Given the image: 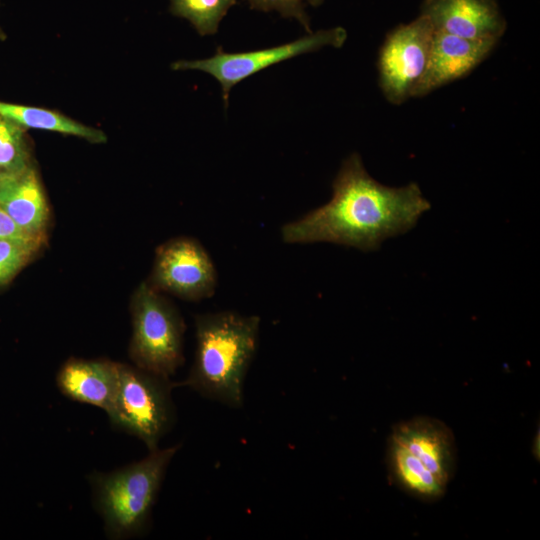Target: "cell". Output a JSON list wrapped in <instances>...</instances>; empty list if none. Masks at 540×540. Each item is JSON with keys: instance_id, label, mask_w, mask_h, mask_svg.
I'll use <instances>...</instances> for the list:
<instances>
[{"instance_id": "6da1fadb", "label": "cell", "mask_w": 540, "mask_h": 540, "mask_svg": "<svg viewBox=\"0 0 540 540\" xmlns=\"http://www.w3.org/2000/svg\"><path fill=\"white\" fill-rule=\"evenodd\" d=\"M332 188L329 202L282 226L285 243L329 242L375 251L384 240L412 229L431 208L417 183L383 185L357 153L345 159Z\"/></svg>"}, {"instance_id": "7a4b0ae2", "label": "cell", "mask_w": 540, "mask_h": 540, "mask_svg": "<svg viewBox=\"0 0 540 540\" xmlns=\"http://www.w3.org/2000/svg\"><path fill=\"white\" fill-rule=\"evenodd\" d=\"M196 350L187 386L204 398L241 408L244 383L259 344L260 318L232 311L195 318Z\"/></svg>"}, {"instance_id": "3957f363", "label": "cell", "mask_w": 540, "mask_h": 540, "mask_svg": "<svg viewBox=\"0 0 540 540\" xmlns=\"http://www.w3.org/2000/svg\"><path fill=\"white\" fill-rule=\"evenodd\" d=\"M385 463L393 486L422 502L438 501L456 472L453 431L433 417L402 420L388 436Z\"/></svg>"}, {"instance_id": "277c9868", "label": "cell", "mask_w": 540, "mask_h": 540, "mask_svg": "<svg viewBox=\"0 0 540 540\" xmlns=\"http://www.w3.org/2000/svg\"><path fill=\"white\" fill-rule=\"evenodd\" d=\"M179 448L180 444L157 448L140 461L89 476L93 502L108 538H131L148 529L166 471Z\"/></svg>"}, {"instance_id": "5b68a950", "label": "cell", "mask_w": 540, "mask_h": 540, "mask_svg": "<svg viewBox=\"0 0 540 540\" xmlns=\"http://www.w3.org/2000/svg\"><path fill=\"white\" fill-rule=\"evenodd\" d=\"M174 387L170 378L119 363L117 392L106 412L110 424L140 439L149 451L159 448L176 420Z\"/></svg>"}, {"instance_id": "8992f818", "label": "cell", "mask_w": 540, "mask_h": 540, "mask_svg": "<svg viewBox=\"0 0 540 540\" xmlns=\"http://www.w3.org/2000/svg\"><path fill=\"white\" fill-rule=\"evenodd\" d=\"M133 333L129 355L135 366L170 378L184 363V323L156 290L141 284L132 301Z\"/></svg>"}, {"instance_id": "52a82bcc", "label": "cell", "mask_w": 540, "mask_h": 540, "mask_svg": "<svg viewBox=\"0 0 540 540\" xmlns=\"http://www.w3.org/2000/svg\"><path fill=\"white\" fill-rule=\"evenodd\" d=\"M347 33L342 27L319 30L295 41L279 46L238 53L218 50L207 59L179 60L172 63L173 70H200L218 80L227 107L230 90L249 76L277 63L325 46L339 48L346 41Z\"/></svg>"}, {"instance_id": "ba28073f", "label": "cell", "mask_w": 540, "mask_h": 540, "mask_svg": "<svg viewBox=\"0 0 540 540\" xmlns=\"http://www.w3.org/2000/svg\"><path fill=\"white\" fill-rule=\"evenodd\" d=\"M434 27L423 14L401 24L386 37L379 53V81L384 96L393 104L411 97L429 58Z\"/></svg>"}, {"instance_id": "9c48e42d", "label": "cell", "mask_w": 540, "mask_h": 540, "mask_svg": "<svg viewBox=\"0 0 540 540\" xmlns=\"http://www.w3.org/2000/svg\"><path fill=\"white\" fill-rule=\"evenodd\" d=\"M152 282L155 289L196 301L215 293L217 272L209 254L198 241L181 237L158 248Z\"/></svg>"}, {"instance_id": "30bf717a", "label": "cell", "mask_w": 540, "mask_h": 540, "mask_svg": "<svg viewBox=\"0 0 540 540\" xmlns=\"http://www.w3.org/2000/svg\"><path fill=\"white\" fill-rule=\"evenodd\" d=\"M497 42L435 31L425 71L411 97L424 96L466 76L491 53Z\"/></svg>"}, {"instance_id": "8fae6325", "label": "cell", "mask_w": 540, "mask_h": 540, "mask_svg": "<svg viewBox=\"0 0 540 540\" xmlns=\"http://www.w3.org/2000/svg\"><path fill=\"white\" fill-rule=\"evenodd\" d=\"M420 14L435 31L468 39L498 41L506 29L496 0H423Z\"/></svg>"}, {"instance_id": "7c38bea8", "label": "cell", "mask_w": 540, "mask_h": 540, "mask_svg": "<svg viewBox=\"0 0 540 540\" xmlns=\"http://www.w3.org/2000/svg\"><path fill=\"white\" fill-rule=\"evenodd\" d=\"M119 363L108 360L69 359L59 369L56 384L73 401L107 412L115 398Z\"/></svg>"}, {"instance_id": "4fadbf2b", "label": "cell", "mask_w": 540, "mask_h": 540, "mask_svg": "<svg viewBox=\"0 0 540 540\" xmlns=\"http://www.w3.org/2000/svg\"><path fill=\"white\" fill-rule=\"evenodd\" d=\"M0 208L23 230L44 239L49 208L33 165L0 174Z\"/></svg>"}, {"instance_id": "5bb4252c", "label": "cell", "mask_w": 540, "mask_h": 540, "mask_svg": "<svg viewBox=\"0 0 540 540\" xmlns=\"http://www.w3.org/2000/svg\"><path fill=\"white\" fill-rule=\"evenodd\" d=\"M0 115L27 128L54 131L83 138L92 143H104L106 135L99 129L86 126L62 113L46 108L0 101Z\"/></svg>"}, {"instance_id": "9a60e30c", "label": "cell", "mask_w": 540, "mask_h": 540, "mask_svg": "<svg viewBox=\"0 0 540 540\" xmlns=\"http://www.w3.org/2000/svg\"><path fill=\"white\" fill-rule=\"evenodd\" d=\"M171 12L187 19L201 36L213 35L236 0H170Z\"/></svg>"}, {"instance_id": "2e32d148", "label": "cell", "mask_w": 540, "mask_h": 540, "mask_svg": "<svg viewBox=\"0 0 540 540\" xmlns=\"http://www.w3.org/2000/svg\"><path fill=\"white\" fill-rule=\"evenodd\" d=\"M32 165L26 129L0 115V174Z\"/></svg>"}, {"instance_id": "e0dca14e", "label": "cell", "mask_w": 540, "mask_h": 540, "mask_svg": "<svg viewBox=\"0 0 540 540\" xmlns=\"http://www.w3.org/2000/svg\"><path fill=\"white\" fill-rule=\"evenodd\" d=\"M41 245L0 239V286L9 282Z\"/></svg>"}, {"instance_id": "ac0fdd59", "label": "cell", "mask_w": 540, "mask_h": 540, "mask_svg": "<svg viewBox=\"0 0 540 540\" xmlns=\"http://www.w3.org/2000/svg\"><path fill=\"white\" fill-rule=\"evenodd\" d=\"M252 9L260 11H277L283 17L294 18L310 31V20L303 2L299 0H247Z\"/></svg>"}, {"instance_id": "d6986e66", "label": "cell", "mask_w": 540, "mask_h": 540, "mask_svg": "<svg viewBox=\"0 0 540 540\" xmlns=\"http://www.w3.org/2000/svg\"><path fill=\"white\" fill-rule=\"evenodd\" d=\"M0 239L6 240H16L27 243H34L42 245L43 240L41 238L35 237L20 226H18L15 221L0 208Z\"/></svg>"}, {"instance_id": "ffe728a7", "label": "cell", "mask_w": 540, "mask_h": 540, "mask_svg": "<svg viewBox=\"0 0 540 540\" xmlns=\"http://www.w3.org/2000/svg\"><path fill=\"white\" fill-rule=\"evenodd\" d=\"M299 1H301V2L306 1L307 3H309L312 6H319L324 2V0H299Z\"/></svg>"}, {"instance_id": "44dd1931", "label": "cell", "mask_w": 540, "mask_h": 540, "mask_svg": "<svg viewBox=\"0 0 540 540\" xmlns=\"http://www.w3.org/2000/svg\"><path fill=\"white\" fill-rule=\"evenodd\" d=\"M4 39H5V33L0 28V40H4Z\"/></svg>"}]
</instances>
